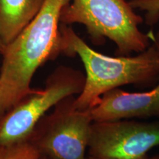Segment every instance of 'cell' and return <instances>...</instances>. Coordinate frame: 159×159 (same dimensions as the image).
Listing matches in <instances>:
<instances>
[{
  "label": "cell",
  "mask_w": 159,
  "mask_h": 159,
  "mask_svg": "<svg viewBox=\"0 0 159 159\" xmlns=\"http://www.w3.org/2000/svg\"><path fill=\"white\" fill-rule=\"evenodd\" d=\"M71 0H45L35 17L4 47L0 74V116L34 92L35 72L61 53L60 17Z\"/></svg>",
  "instance_id": "cell-1"
},
{
  "label": "cell",
  "mask_w": 159,
  "mask_h": 159,
  "mask_svg": "<svg viewBox=\"0 0 159 159\" xmlns=\"http://www.w3.org/2000/svg\"><path fill=\"white\" fill-rule=\"evenodd\" d=\"M61 53L78 55L84 65L85 81L75 99L77 110H91L107 91L122 85L146 87L159 81V49L155 44L135 56L111 57L91 49L70 26L60 23Z\"/></svg>",
  "instance_id": "cell-2"
},
{
  "label": "cell",
  "mask_w": 159,
  "mask_h": 159,
  "mask_svg": "<svg viewBox=\"0 0 159 159\" xmlns=\"http://www.w3.org/2000/svg\"><path fill=\"white\" fill-rule=\"evenodd\" d=\"M126 0H71L61 12L60 22L83 25L92 42L103 44L108 39L116 44V56H130L150 46V33L139 28L143 18Z\"/></svg>",
  "instance_id": "cell-3"
},
{
  "label": "cell",
  "mask_w": 159,
  "mask_h": 159,
  "mask_svg": "<svg viewBox=\"0 0 159 159\" xmlns=\"http://www.w3.org/2000/svg\"><path fill=\"white\" fill-rule=\"evenodd\" d=\"M85 75L80 71L61 66L53 71L42 90L33 94L0 116V148H6L28 140L47 111L61 99L80 94Z\"/></svg>",
  "instance_id": "cell-4"
},
{
  "label": "cell",
  "mask_w": 159,
  "mask_h": 159,
  "mask_svg": "<svg viewBox=\"0 0 159 159\" xmlns=\"http://www.w3.org/2000/svg\"><path fill=\"white\" fill-rule=\"evenodd\" d=\"M71 95L55 105L53 113L43 116L28 140L48 159H86L91 125V110L75 108Z\"/></svg>",
  "instance_id": "cell-5"
},
{
  "label": "cell",
  "mask_w": 159,
  "mask_h": 159,
  "mask_svg": "<svg viewBox=\"0 0 159 159\" xmlns=\"http://www.w3.org/2000/svg\"><path fill=\"white\" fill-rule=\"evenodd\" d=\"M159 145V121L121 119L91 123L89 156L100 159H147Z\"/></svg>",
  "instance_id": "cell-6"
},
{
  "label": "cell",
  "mask_w": 159,
  "mask_h": 159,
  "mask_svg": "<svg viewBox=\"0 0 159 159\" xmlns=\"http://www.w3.org/2000/svg\"><path fill=\"white\" fill-rule=\"evenodd\" d=\"M91 113L94 122L159 118V81L144 92H127L119 88L107 91Z\"/></svg>",
  "instance_id": "cell-7"
},
{
  "label": "cell",
  "mask_w": 159,
  "mask_h": 159,
  "mask_svg": "<svg viewBox=\"0 0 159 159\" xmlns=\"http://www.w3.org/2000/svg\"><path fill=\"white\" fill-rule=\"evenodd\" d=\"M45 0H0V39L11 43L35 17Z\"/></svg>",
  "instance_id": "cell-8"
},
{
  "label": "cell",
  "mask_w": 159,
  "mask_h": 159,
  "mask_svg": "<svg viewBox=\"0 0 159 159\" xmlns=\"http://www.w3.org/2000/svg\"><path fill=\"white\" fill-rule=\"evenodd\" d=\"M41 156L39 150L29 141L5 148V159H41Z\"/></svg>",
  "instance_id": "cell-9"
},
{
  "label": "cell",
  "mask_w": 159,
  "mask_h": 159,
  "mask_svg": "<svg viewBox=\"0 0 159 159\" xmlns=\"http://www.w3.org/2000/svg\"><path fill=\"white\" fill-rule=\"evenodd\" d=\"M130 5L134 9H140L146 12L145 19L147 25L153 26L159 21V0H130Z\"/></svg>",
  "instance_id": "cell-10"
},
{
  "label": "cell",
  "mask_w": 159,
  "mask_h": 159,
  "mask_svg": "<svg viewBox=\"0 0 159 159\" xmlns=\"http://www.w3.org/2000/svg\"><path fill=\"white\" fill-rule=\"evenodd\" d=\"M150 39L153 42V44L156 45L157 48L159 49V31L156 34L150 32Z\"/></svg>",
  "instance_id": "cell-11"
},
{
  "label": "cell",
  "mask_w": 159,
  "mask_h": 159,
  "mask_svg": "<svg viewBox=\"0 0 159 159\" xmlns=\"http://www.w3.org/2000/svg\"><path fill=\"white\" fill-rule=\"evenodd\" d=\"M5 148H0V159H5Z\"/></svg>",
  "instance_id": "cell-12"
},
{
  "label": "cell",
  "mask_w": 159,
  "mask_h": 159,
  "mask_svg": "<svg viewBox=\"0 0 159 159\" xmlns=\"http://www.w3.org/2000/svg\"><path fill=\"white\" fill-rule=\"evenodd\" d=\"M4 47H5V46H4V44L2 43V41H1V39H0V55H2V52H3Z\"/></svg>",
  "instance_id": "cell-13"
},
{
  "label": "cell",
  "mask_w": 159,
  "mask_h": 159,
  "mask_svg": "<svg viewBox=\"0 0 159 159\" xmlns=\"http://www.w3.org/2000/svg\"><path fill=\"white\" fill-rule=\"evenodd\" d=\"M147 159H159V155H158V156L151 157V158H148Z\"/></svg>",
  "instance_id": "cell-14"
},
{
  "label": "cell",
  "mask_w": 159,
  "mask_h": 159,
  "mask_svg": "<svg viewBox=\"0 0 159 159\" xmlns=\"http://www.w3.org/2000/svg\"><path fill=\"white\" fill-rule=\"evenodd\" d=\"M86 159H100V158H93V157H91V156H89L87 157Z\"/></svg>",
  "instance_id": "cell-15"
},
{
  "label": "cell",
  "mask_w": 159,
  "mask_h": 159,
  "mask_svg": "<svg viewBox=\"0 0 159 159\" xmlns=\"http://www.w3.org/2000/svg\"><path fill=\"white\" fill-rule=\"evenodd\" d=\"M41 159H48V158H47V157H46V156H43V155H41Z\"/></svg>",
  "instance_id": "cell-16"
}]
</instances>
